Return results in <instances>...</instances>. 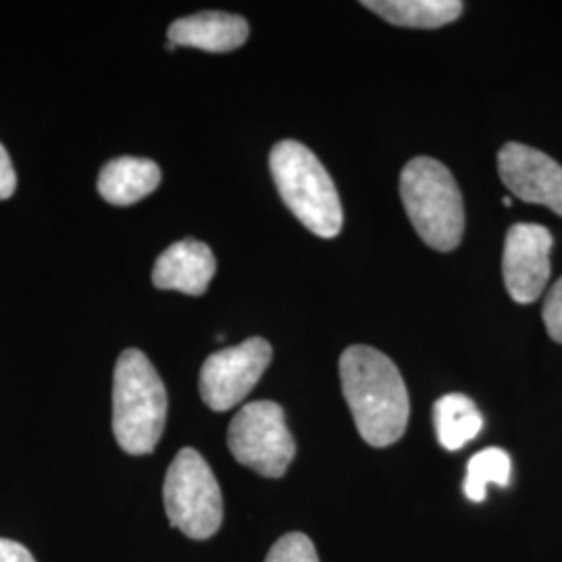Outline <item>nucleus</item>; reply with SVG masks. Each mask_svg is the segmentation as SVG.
<instances>
[{
    "instance_id": "14",
    "label": "nucleus",
    "mask_w": 562,
    "mask_h": 562,
    "mask_svg": "<svg viewBox=\"0 0 562 562\" xmlns=\"http://www.w3.org/2000/svg\"><path fill=\"white\" fill-rule=\"evenodd\" d=\"M434 423L443 448L461 450L482 434L483 415L469 396L446 394L434 404Z\"/></svg>"
},
{
    "instance_id": "8",
    "label": "nucleus",
    "mask_w": 562,
    "mask_h": 562,
    "mask_svg": "<svg viewBox=\"0 0 562 562\" xmlns=\"http://www.w3.org/2000/svg\"><path fill=\"white\" fill-rule=\"evenodd\" d=\"M552 234L538 223H517L504 241L503 273L510 299L519 304L536 302L550 280Z\"/></svg>"
},
{
    "instance_id": "4",
    "label": "nucleus",
    "mask_w": 562,
    "mask_h": 562,
    "mask_svg": "<svg viewBox=\"0 0 562 562\" xmlns=\"http://www.w3.org/2000/svg\"><path fill=\"white\" fill-rule=\"evenodd\" d=\"M401 196L406 215L422 240L450 252L462 240L464 206L448 167L429 157H417L402 169Z\"/></svg>"
},
{
    "instance_id": "6",
    "label": "nucleus",
    "mask_w": 562,
    "mask_h": 562,
    "mask_svg": "<svg viewBox=\"0 0 562 562\" xmlns=\"http://www.w3.org/2000/svg\"><path fill=\"white\" fill-rule=\"evenodd\" d=\"M227 446L234 459L262 477H283L296 457V442L278 402L246 404L229 423Z\"/></svg>"
},
{
    "instance_id": "5",
    "label": "nucleus",
    "mask_w": 562,
    "mask_h": 562,
    "mask_svg": "<svg viewBox=\"0 0 562 562\" xmlns=\"http://www.w3.org/2000/svg\"><path fill=\"white\" fill-rule=\"evenodd\" d=\"M165 513L192 540L213 538L223 522L220 483L194 448H183L171 462L162 485Z\"/></svg>"
},
{
    "instance_id": "13",
    "label": "nucleus",
    "mask_w": 562,
    "mask_h": 562,
    "mask_svg": "<svg viewBox=\"0 0 562 562\" xmlns=\"http://www.w3.org/2000/svg\"><path fill=\"white\" fill-rule=\"evenodd\" d=\"M362 7L394 25L425 30L442 27L459 20L464 9L459 0H371L362 2Z\"/></svg>"
},
{
    "instance_id": "1",
    "label": "nucleus",
    "mask_w": 562,
    "mask_h": 562,
    "mask_svg": "<svg viewBox=\"0 0 562 562\" xmlns=\"http://www.w3.org/2000/svg\"><path fill=\"white\" fill-rule=\"evenodd\" d=\"M340 380L362 440L375 448L398 442L411 413L398 367L371 346H350L341 355Z\"/></svg>"
},
{
    "instance_id": "19",
    "label": "nucleus",
    "mask_w": 562,
    "mask_h": 562,
    "mask_svg": "<svg viewBox=\"0 0 562 562\" xmlns=\"http://www.w3.org/2000/svg\"><path fill=\"white\" fill-rule=\"evenodd\" d=\"M0 562H36L30 550L13 540L0 538Z\"/></svg>"
},
{
    "instance_id": "11",
    "label": "nucleus",
    "mask_w": 562,
    "mask_h": 562,
    "mask_svg": "<svg viewBox=\"0 0 562 562\" xmlns=\"http://www.w3.org/2000/svg\"><path fill=\"white\" fill-rule=\"evenodd\" d=\"M250 27L240 15L223 11H204L181 18L169 25V42L176 46H192L206 53H232L248 41Z\"/></svg>"
},
{
    "instance_id": "18",
    "label": "nucleus",
    "mask_w": 562,
    "mask_h": 562,
    "mask_svg": "<svg viewBox=\"0 0 562 562\" xmlns=\"http://www.w3.org/2000/svg\"><path fill=\"white\" fill-rule=\"evenodd\" d=\"M15 188H18V176H15L13 162L7 148L0 144V201L11 199Z\"/></svg>"
},
{
    "instance_id": "17",
    "label": "nucleus",
    "mask_w": 562,
    "mask_h": 562,
    "mask_svg": "<svg viewBox=\"0 0 562 562\" xmlns=\"http://www.w3.org/2000/svg\"><path fill=\"white\" fill-rule=\"evenodd\" d=\"M543 323L548 336L562 344V278L554 283L548 299L543 302Z\"/></svg>"
},
{
    "instance_id": "15",
    "label": "nucleus",
    "mask_w": 562,
    "mask_h": 562,
    "mask_svg": "<svg viewBox=\"0 0 562 562\" xmlns=\"http://www.w3.org/2000/svg\"><path fill=\"white\" fill-rule=\"evenodd\" d=\"M510 457L503 448H485L467 464L464 496L471 503H483L487 498V485L496 483L506 487L510 483Z\"/></svg>"
},
{
    "instance_id": "7",
    "label": "nucleus",
    "mask_w": 562,
    "mask_h": 562,
    "mask_svg": "<svg viewBox=\"0 0 562 562\" xmlns=\"http://www.w3.org/2000/svg\"><path fill=\"white\" fill-rule=\"evenodd\" d=\"M273 357L269 341L248 338L211 355L201 369V396L211 411L225 413L259 383Z\"/></svg>"
},
{
    "instance_id": "3",
    "label": "nucleus",
    "mask_w": 562,
    "mask_h": 562,
    "mask_svg": "<svg viewBox=\"0 0 562 562\" xmlns=\"http://www.w3.org/2000/svg\"><path fill=\"white\" fill-rule=\"evenodd\" d=\"M269 167L281 201L296 220L319 238H336L344 213L338 190L322 161L301 142L281 140L271 150Z\"/></svg>"
},
{
    "instance_id": "2",
    "label": "nucleus",
    "mask_w": 562,
    "mask_h": 562,
    "mask_svg": "<svg viewBox=\"0 0 562 562\" xmlns=\"http://www.w3.org/2000/svg\"><path fill=\"white\" fill-rule=\"evenodd\" d=\"M167 422V390L148 357L127 348L113 373V434L127 454H150Z\"/></svg>"
},
{
    "instance_id": "10",
    "label": "nucleus",
    "mask_w": 562,
    "mask_h": 562,
    "mask_svg": "<svg viewBox=\"0 0 562 562\" xmlns=\"http://www.w3.org/2000/svg\"><path fill=\"white\" fill-rule=\"evenodd\" d=\"M217 271L213 250L199 240L171 244L153 269V283L159 290H178L190 296H202Z\"/></svg>"
},
{
    "instance_id": "9",
    "label": "nucleus",
    "mask_w": 562,
    "mask_h": 562,
    "mask_svg": "<svg viewBox=\"0 0 562 562\" xmlns=\"http://www.w3.org/2000/svg\"><path fill=\"white\" fill-rule=\"evenodd\" d=\"M498 171L515 196L543 204L562 217V165L538 148L508 142L498 153Z\"/></svg>"
},
{
    "instance_id": "16",
    "label": "nucleus",
    "mask_w": 562,
    "mask_h": 562,
    "mask_svg": "<svg viewBox=\"0 0 562 562\" xmlns=\"http://www.w3.org/2000/svg\"><path fill=\"white\" fill-rule=\"evenodd\" d=\"M265 562H319V557L308 536L288 533L273 543Z\"/></svg>"
},
{
    "instance_id": "12",
    "label": "nucleus",
    "mask_w": 562,
    "mask_h": 562,
    "mask_svg": "<svg viewBox=\"0 0 562 562\" xmlns=\"http://www.w3.org/2000/svg\"><path fill=\"white\" fill-rule=\"evenodd\" d=\"M161 183V169L155 161L120 157L106 162L99 176L102 199L115 206H130L150 196Z\"/></svg>"
}]
</instances>
